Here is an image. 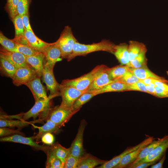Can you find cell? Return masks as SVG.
<instances>
[{
    "mask_svg": "<svg viewBox=\"0 0 168 168\" xmlns=\"http://www.w3.org/2000/svg\"><path fill=\"white\" fill-rule=\"evenodd\" d=\"M115 45L112 42L106 39L91 44H82L77 41L74 45L72 53L66 59L69 62L77 56H85L88 54L98 51H105L112 54Z\"/></svg>",
    "mask_w": 168,
    "mask_h": 168,
    "instance_id": "1",
    "label": "cell"
},
{
    "mask_svg": "<svg viewBox=\"0 0 168 168\" xmlns=\"http://www.w3.org/2000/svg\"><path fill=\"white\" fill-rule=\"evenodd\" d=\"M107 67L104 65H98L88 73L76 78L64 80L61 84L74 87L81 91H87L95 79Z\"/></svg>",
    "mask_w": 168,
    "mask_h": 168,
    "instance_id": "2",
    "label": "cell"
},
{
    "mask_svg": "<svg viewBox=\"0 0 168 168\" xmlns=\"http://www.w3.org/2000/svg\"><path fill=\"white\" fill-rule=\"evenodd\" d=\"M54 97L49 95L47 99H40L35 102L32 108L27 112L21 114L22 119L25 120L32 118L34 120L40 117V120L46 119L51 108V100Z\"/></svg>",
    "mask_w": 168,
    "mask_h": 168,
    "instance_id": "3",
    "label": "cell"
},
{
    "mask_svg": "<svg viewBox=\"0 0 168 168\" xmlns=\"http://www.w3.org/2000/svg\"><path fill=\"white\" fill-rule=\"evenodd\" d=\"M78 41L73 34L69 26H65L59 37L55 42L59 48L62 59H67L72 52L74 44Z\"/></svg>",
    "mask_w": 168,
    "mask_h": 168,
    "instance_id": "4",
    "label": "cell"
},
{
    "mask_svg": "<svg viewBox=\"0 0 168 168\" xmlns=\"http://www.w3.org/2000/svg\"><path fill=\"white\" fill-rule=\"evenodd\" d=\"M77 112L72 109L66 108L60 105H58L50 109L46 119L51 120L61 127Z\"/></svg>",
    "mask_w": 168,
    "mask_h": 168,
    "instance_id": "5",
    "label": "cell"
},
{
    "mask_svg": "<svg viewBox=\"0 0 168 168\" xmlns=\"http://www.w3.org/2000/svg\"><path fill=\"white\" fill-rule=\"evenodd\" d=\"M87 91H81L74 87L61 84L60 96L61 97L62 101L60 106L66 108L72 109L76 100Z\"/></svg>",
    "mask_w": 168,
    "mask_h": 168,
    "instance_id": "6",
    "label": "cell"
},
{
    "mask_svg": "<svg viewBox=\"0 0 168 168\" xmlns=\"http://www.w3.org/2000/svg\"><path fill=\"white\" fill-rule=\"evenodd\" d=\"M19 44L26 45L44 54L52 43L42 40L35 34L33 30H25L24 37Z\"/></svg>",
    "mask_w": 168,
    "mask_h": 168,
    "instance_id": "7",
    "label": "cell"
},
{
    "mask_svg": "<svg viewBox=\"0 0 168 168\" xmlns=\"http://www.w3.org/2000/svg\"><path fill=\"white\" fill-rule=\"evenodd\" d=\"M42 77L43 82L45 83L48 90L49 91V95L54 97L60 96L61 84H59L56 80L53 70L44 65Z\"/></svg>",
    "mask_w": 168,
    "mask_h": 168,
    "instance_id": "8",
    "label": "cell"
},
{
    "mask_svg": "<svg viewBox=\"0 0 168 168\" xmlns=\"http://www.w3.org/2000/svg\"><path fill=\"white\" fill-rule=\"evenodd\" d=\"M86 125V122L82 120L80 123L76 137L70 148V153L72 156L80 158L84 154L83 146V139L84 131Z\"/></svg>",
    "mask_w": 168,
    "mask_h": 168,
    "instance_id": "9",
    "label": "cell"
},
{
    "mask_svg": "<svg viewBox=\"0 0 168 168\" xmlns=\"http://www.w3.org/2000/svg\"><path fill=\"white\" fill-rule=\"evenodd\" d=\"M37 76L35 71L30 66L17 68L12 79L14 85L18 86L25 85Z\"/></svg>",
    "mask_w": 168,
    "mask_h": 168,
    "instance_id": "10",
    "label": "cell"
},
{
    "mask_svg": "<svg viewBox=\"0 0 168 168\" xmlns=\"http://www.w3.org/2000/svg\"><path fill=\"white\" fill-rule=\"evenodd\" d=\"M34 137H26L19 134H15L12 136L1 137V142H10L20 143L30 146L36 149L41 150L45 153L48 147L39 145L35 141Z\"/></svg>",
    "mask_w": 168,
    "mask_h": 168,
    "instance_id": "11",
    "label": "cell"
},
{
    "mask_svg": "<svg viewBox=\"0 0 168 168\" xmlns=\"http://www.w3.org/2000/svg\"><path fill=\"white\" fill-rule=\"evenodd\" d=\"M0 57L8 60L17 68L30 66L26 61V56L20 52L8 50L1 48L0 49Z\"/></svg>",
    "mask_w": 168,
    "mask_h": 168,
    "instance_id": "12",
    "label": "cell"
},
{
    "mask_svg": "<svg viewBox=\"0 0 168 168\" xmlns=\"http://www.w3.org/2000/svg\"><path fill=\"white\" fill-rule=\"evenodd\" d=\"M155 139L153 137L149 136L143 141L142 144L138 148L123 157L119 164L114 168L127 167L136 160L143 148Z\"/></svg>",
    "mask_w": 168,
    "mask_h": 168,
    "instance_id": "13",
    "label": "cell"
},
{
    "mask_svg": "<svg viewBox=\"0 0 168 168\" xmlns=\"http://www.w3.org/2000/svg\"><path fill=\"white\" fill-rule=\"evenodd\" d=\"M44 55V65L53 70L56 63L62 59L61 50L55 42L52 43Z\"/></svg>",
    "mask_w": 168,
    "mask_h": 168,
    "instance_id": "14",
    "label": "cell"
},
{
    "mask_svg": "<svg viewBox=\"0 0 168 168\" xmlns=\"http://www.w3.org/2000/svg\"><path fill=\"white\" fill-rule=\"evenodd\" d=\"M25 85L31 91L35 102L40 99H47L48 97L45 89L41 83L40 77H36Z\"/></svg>",
    "mask_w": 168,
    "mask_h": 168,
    "instance_id": "15",
    "label": "cell"
},
{
    "mask_svg": "<svg viewBox=\"0 0 168 168\" xmlns=\"http://www.w3.org/2000/svg\"><path fill=\"white\" fill-rule=\"evenodd\" d=\"M168 148V137L161 143L156 147L145 158L140 161L133 167L140 163L145 162H157L166 153Z\"/></svg>",
    "mask_w": 168,
    "mask_h": 168,
    "instance_id": "16",
    "label": "cell"
},
{
    "mask_svg": "<svg viewBox=\"0 0 168 168\" xmlns=\"http://www.w3.org/2000/svg\"><path fill=\"white\" fill-rule=\"evenodd\" d=\"M109 68L107 67L97 76L88 88L86 92L99 90L114 82L110 79L107 72Z\"/></svg>",
    "mask_w": 168,
    "mask_h": 168,
    "instance_id": "17",
    "label": "cell"
},
{
    "mask_svg": "<svg viewBox=\"0 0 168 168\" xmlns=\"http://www.w3.org/2000/svg\"><path fill=\"white\" fill-rule=\"evenodd\" d=\"M26 61L35 72L38 76L42 77L44 66V55L42 53H39L35 55L26 56Z\"/></svg>",
    "mask_w": 168,
    "mask_h": 168,
    "instance_id": "18",
    "label": "cell"
},
{
    "mask_svg": "<svg viewBox=\"0 0 168 168\" xmlns=\"http://www.w3.org/2000/svg\"><path fill=\"white\" fill-rule=\"evenodd\" d=\"M117 59L122 65H127L129 62L128 45L125 43L115 45L113 52Z\"/></svg>",
    "mask_w": 168,
    "mask_h": 168,
    "instance_id": "19",
    "label": "cell"
},
{
    "mask_svg": "<svg viewBox=\"0 0 168 168\" xmlns=\"http://www.w3.org/2000/svg\"><path fill=\"white\" fill-rule=\"evenodd\" d=\"M168 137V135H166L161 138L155 139L150 143L146 146L141 151L136 160L127 167L133 168V167L139 161L145 158L148 154L151 152L156 147L163 142Z\"/></svg>",
    "mask_w": 168,
    "mask_h": 168,
    "instance_id": "20",
    "label": "cell"
},
{
    "mask_svg": "<svg viewBox=\"0 0 168 168\" xmlns=\"http://www.w3.org/2000/svg\"><path fill=\"white\" fill-rule=\"evenodd\" d=\"M35 126L39 130L37 134L34 136V139L37 142L39 141L42 137L46 133H56L60 128L55 123L49 119H47L46 123L42 126Z\"/></svg>",
    "mask_w": 168,
    "mask_h": 168,
    "instance_id": "21",
    "label": "cell"
},
{
    "mask_svg": "<svg viewBox=\"0 0 168 168\" xmlns=\"http://www.w3.org/2000/svg\"><path fill=\"white\" fill-rule=\"evenodd\" d=\"M106 161L89 154H84L80 158L77 168H93L99 165H102Z\"/></svg>",
    "mask_w": 168,
    "mask_h": 168,
    "instance_id": "22",
    "label": "cell"
},
{
    "mask_svg": "<svg viewBox=\"0 0 168 168\" xmlns=\"http://www.w3.org/2000/svg\"><path fill=\"white\" fill-rule=\"evenodd\" d=\"M129 71L140 80L149 78L163 80H166L164 77L159 76L153 72L148 68L147 66L138 68H129Z\"/></svg>",
    "mask_w": 168,
    "mask_h": 168,
    "instance_id": "23",
    "label": "cell"
},
{
    "mask_svg": "<svg viewBox=\"0 0 168 168\" xmlns=\"http://www.w3.org/2000/svg\"><path fill=\"white\" fill-rule=\"evenodd\" d=\"M143 142V141L135 146L128 147L120 154L114 157L109 161H106L105 163L97 168H114L119 164L123 157L127 154L138 148L142 144Z\"/></svg>",
    "mask_w": 168,
    "mask_h": 168,
    "instance_id": "24",
    "label": "cell"
},
{
    "mask_svg": "<svg viewBox=\"0 0 168 168\" xmlns=\"http://www.w3.org/2000/svg\"><path fill=\"white\" fill-rule=\"evenodd\" d=\"M127 85L119 82H114L105 86L102 88L91 92L96 95L103 93L127 91Z\"/></svg>",
    "mask_w": 168,
    "mask_h": 168,
    "instance_id": "25",
    "label": "cell"
},
{
    "mask_svg": "<svg viewBox=\"0 0 168 168\" xmlns=\"http://www.w3.org/2000/svg\"><path fill=\"white\" fill-rule=\"evenodd\" d=\"M15 30V36L12 39L17 43H20L24 37L25 29L22 17L19 15L16 16L12 21Z\"/></svg>",
    "mask_w": 168,
    "mask_h": 168,
    "instance_id": "26",
    "label": "cell"
},
{
    "mask_svg": "<svg viewBox=\"0 0 168 168\" xmlns=\"http://www.w3.org/2000/svg\"><path fill=\"white\" fill-rule=\"evenodd\" d=\"M130 61L139 55L142 52L147 50L144 44L135 41H130L128 45Z\"/></svg>",
    "mask_w": 168,
    "mask_h": 168,
    "instance_id": "27",
    "label": "cell"
},
{
    "mask_svg": "<svg viewBox=\"0 0 168 168\" xmlns=\"http://www.w3.org/2000/svg\"><path fill=\"white\" fill-rule=\"evenodd\" d=\"M50 147L55 156L62 162L64 166L66 158L70 153V148H66L58 143L51 145Z\"/></svg>",
    "mask_w": 168,
    "mask_h": 168,
    "instance_id": "28",
    "label": "cell"
},
{
    "mask_svg": "<svg viewBox=\"0 0 168 168\" xmlns=\"http://www.w3.org/2000/svg\"><path fill=\"white\" fill-rule=\"evenodd\" d=\"M47 155L46 168H63L61 161L54 154L50 147H48L45 152Z\"/></svg>",
    "mask_w": 168,
    "mask_h": 168,
    "instance_id": "29",
    "label": "cell"
},
{
    "mask_svg": "<svg viewBox=\"0 0 168 168\" xmlns=\"http://www.w3.org/2000/svg\"><path fill=\"white\" fill-rule=\"evenodd\" d=\"M0 70L4 76L12 78L17 69L5 58L0 57Z\"/></svg>",
    "mask_w": 168,
    "mask_h": 168,
    "instance_id": "30",
    "label": "cell"
},
{
    "mask_svg": "<svg viewBox=\"0 0 168 168\" xmlns=\"http://www.w3.org/2000/svg\"><path fill=\"white\" fill-rule=\"evenodd\" d=\"M129 68L126 65H119L111 68H109L107 72L110 79L114 81L128 71Z\"/></svg>",
    "mask_w": 168,
    "mask_h": 168,
    "instance_id": "31",
    "label": "cell"
},
{
    "mask_svg": "<svg viewBox=\"0 0 168 168\" xmlns=\"http://www.w3.org/2000/svg\"><path fill=\"white\" fill-rule=\"evenodd\" d=\"M30 123L22 119L16 120L0 119V127L21 128L28 125Z\"/></svg>",
    "mask_w": 168,
    "mask_h": 168,
    "instance_id": "32",
    "label": "cell"
},
{
    "mask_svg": "<svg viewBox=\"0 0 168 168\" xmlns=\"http://www.w3.org/2000/svg\"><path fill=\"white\" fill-rule=\"evenodd\" d=\"M147 50L144 51L139 55L130 61L127 65L129 68H138L147 66V59L146 56Z\"/></svg>",
    "mask_w": 168,
    "mask_h": 168,
    "instance_id": "33",
    "label": "cell"
},
{
    "mask_svg": "<svg viewBox=\"0 0 168 168\" xmlns=\"http://www.w3.org/2000/svg\"><path fill=\"white\" fill-rule=\"evenodd\" d=\"M96 96L92 92H86L82 95L74 103L72 109L74 111H78L82 105Z\"/></svg>",
    "mask_w": 168,
    "mask_h": 168,
    "instance_id": "34",
    "label": "cell"
},
{
    "mask_svg": "<svg viewBox=\"0 0 168 168\" xmlns=\"http://www.w3.org/2000/svg\"><path fill=\"white\" fill-rule=\"evenodd\" d=\"M139 81L140 80L136 76L128 71L119 77L115 80L114 82H119L127 85H129Z\"/></svg>",
    "mask_w": 168,
    "mask_h": 168,
    "instance_id": "35",
    "label": "cell"
},
{
    "mask_svg": "<svg viewBox=\"0 0 168 168\" xmlns=\"http://www.w3.org/2000/svg\"><path fill=\"white\" fill-rule=\"evenodd\" d=\"M19 1V0H7L5 9L12 21L18 15L17 6Z\"/></svg>",
    "mask_w": 168,
    "mask_h": 168,
    "instance_id": "36",
    "label": "cell"
},
{
    "mask_svg": "<svg viewBox=\"0 0 168 168\" xmlns=\"http://www.w3.org/2000/svg\"><path fill=\"white\" fill-rule=\"evenodd\" d=\"M12 51L20 52L26 56L33 55L40 53L26 45L17 43Z\"/></svg>",
    "mask_w": 168,
    "mask_h": 168,
    "instance_id": "37",
    "label": "cell"
},
{
    "mask_svg": "<svg viewBox=\"0 0 168 168\" xmlns=\"http://www.w3.org/2000/svg\"><path fill=\"white\" fill-rule=\"evenodd\" d=\"M0 43L4 49L12 51L16 47L17 43L12 39L6 37L1 31L0 33Z\"/></svg>",
    "mask_w": 168,
    "mask_h": 168,
    "instance_id": "38",
    "label": "cell"
},
{
    "mask_svg": "<svg viewBox=\"0 0 168 168\" xmlns=\"http://www.w3.org/2000/svg\"><path fill=\"white\" fill-rule=\"evenodd\" d=\"M30 0H19L17 6L18 15L21 16L29 14V8Z\"/></svg>",
    "mask_w": 168,
    "mask_h": 168,
    "instance_id": "39",
    "label": "cell"
},
{
    "mask_svg": "<svg viewBox=\"0 0 168 168\" xmlns=\"http://www.w3.org/2000/svg\"><path fill=\"white\" fill-rule=\"evenodd\" d=\"M79 160L80 158L74 156L70 153L65 160L64 168H77Z\"/></svg>",
    "mask_w": 168,
    "mask_h": 168,
    "instance_id": "40",
    "label": "cell"
},
{
    "mask_svg": "<svg viewBox=\"0 0 168 168\" xmlns=\"http://www.w3.org/2000/svg\"><path fill=\"white\" fill-rule=\"evenodd\" d=\"M135 91L144 92L149 94L147 89L146 85L139 81L133 84L127 85V91Z\"/></svg>",
    "mask_w": 168,
    "mask_h": 168,
    "instance_id": "41",
    "label": "cell"
},
{
    "mask_svg": "<svg viewBox=\"0 0 168 168\" xmlns=\"http://www.w3.org/2000/svg\"><path fill=\"white\" fill-rule=\"evenodd\" d=\"M21 133V132L19 131L10 129L7 127H2L0 128V136L1 138Z\"/></svg>",
    "mask_w": 168,
    "mask_h": 168,
    "instance_id": "42",
    "label": "cell"
},
{
    "mask_svg": "<svg viewBox=\"0 0 168 168\" xmlns=\"http://www.w3.org/2000/svg\"><path fill=\"white\" fill-rule=\"evenodd\" d=\"M42 142L44 144L52 145L54 141V137L51 133H47L44 134L41 138Z\"/></svg>",
    "mask_w": 168,
    "mask_h": 168,
    "instance_id": "43",
    "label": "cell"
},
{
    "mask_svg": "<svg viewBox=\"0 0 168 168\" xmlns=\"http://www.w3.org/2000/svg\"><path fill=\"white\" fill-rule=\"evenodd\" d=\"M155 97L159 98L168 97V91H164L156 86L155 87Z\"/></svg>",
    "mask_w": 168,
    "mask_h": 168,
    "instance_id": "44",
    "label": "cell"
},
{
    "mask_svg": "<svg viewBox=\"0 0 168 168\" xmlns=\"http://www.w3.org/2000/svg\"><path fill=\"white\" fill-rule=\"evenodd\" d=\"M22 21L25 30H33L30 25L29 14H26L21 16Z\"/></svg>",
    "mask_w": 168,
    "mask_h": 168,
    "instance_id": "45",
    "label": "cell"
},
{
    "mask_svg": "<svg viewBox=\"0 0 168 168\" xmlns=\"http://www.w3.org/2000/svg\"><path fill=\"white\" fill-rule=\"evenodd\" d=\"M166 153L163 155L162 157L159 160L157 163H155L151 165V168H162L163 163L166 159Z\"/></svg>",
    "mask_w": 168,
    "mask_h": 168,
    "instance_id": "46",
    "label": "cell"
},
{
    "mask_svg": "<svg viewBox=\"0 0 168 168\" xmlns=\"http://www.w3.org/2000/svg\"><path fill=\"white\" fill-rule=\"evenodd\" d=\"M155 161L145 162L138 164L134 167V168H146L156 163Z\"/></svg>",
    "mask_w": 168,
    "mask_h": 168,
    "instance_id": "47",
    "label": "cell"
},
{
    "mask_svg": "<svg viewBox=\"0 0 168 168\" xmlns=\"http://www.w3.org/2000/svg\"><path fill=\"white\" fill-rule=\"evenodd\" d=\"M146 85V87L149 92V94H151L155 96H156V91L155 87L151 86L149 85Z\"/></svg>",
    "mask_w": 168,
    "mask_h": 168,
    "instance_id": "48",
    "label": "cell"
},
{
    "mask_svg": "<svg viewBox=\"0 0 168 168\" xmlns=\"http://www.w3.org/2000/svg\"><path fill=\"white\" fill-rule=\"evenodd\" d=\"M166 73L167 75L168 76V71H166Z\"/></svg>",
    "mask_w": 168,
    "mask_h": 168,
    "instance_id": "49",
    "label": "cell"
}]
</instances>
